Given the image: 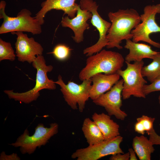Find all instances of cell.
<instances>
[{"label": "cell", "instance_id": "1", "mask_svg": "<svg viewBox=\"0 0 160 160\" xmlns=\"http://www.w3.org/2000/svg\"><path fill=\"white\" fill-rule=\"evenodd\" d=\"M108 16L111 25L106 36V47L121 49L120 44L122 40L132 39L131 31L140 23V16L136 10L130 8L109 12Z\"/></svg>", "mask_w": 160, "mask_h": 160}, {"label": "cell", "instance_id": "2", "mask_svg": "<svg viewBox=\"0 0 160 160\" xmlns=\"http://www.w3.org/2000/svg\"><path fill=\"white\" fill-rule=\"evenodd\" d=\"M124 61L120 53L103 49L87 58L85 66L79 72V78L83 81L98 73L107 75L116 73L123 66Z\"/></svg>", "mask_w": 160, "mask_h": 160}, {"label": "cell", "instance_id": "3", "mask_svg": "<svg viewBox=\"0 0 160 160\" xmlns=\"http://www.w3.org/2000/svg\"><path fill=\"white\" fill-rule=\"evenodd\" d=\"M32 64L37 70L35 86L32 89L22 93L15 92L13 90H4V93L10 99L29 104L37 100L40 96L39 92L41 90L44 89L53 90L56 89V84L52 80L49 79L47 75V72L52 71L53 67L51 65H46L44 56L42 55L37 56Z\"/></svg>", "mask_w": 160, "mask_h": 160}, {"label": "cell", "instance_id": "4", "mask_svg": "<svg viewBox=\"0 0 160 160\" xmlns=\"http://www.w3.org/2000/svg\"><path fill=\"white\" fill-rule=\"evenodd\" d=\"M6 2H0V18L3 22L0 27V34L16 31L26 32L33 35L40 34L41 25L35 17H32L31 11L26 9H22L15 17L7 15L5 12Z\"/></svg>", "mask_w": 160, "mask_h": 160}, {"label": "cell", "instance_id": "5", "mask_svg": "<svg viewBox=\"0 0 160 160\" xmlns=\"http://www.w3.org/2000/svg\"><path fill=\"white\" fill-rule=\"evenodd\" d=\"M58 124L56 123L50 124L49 127H45L42 123L39 124L35 129V132L31 136L28 128L19 136L14 143L9 144L15 148L19 147L22 154L33 153L36 148L45 145L49 140L58 132Z\"/></svg>", "mask_w": 160, "mask_h": 160}, {"label": "cell", "instance_id": "6", "mask_svg": "<svg viewBox=\"0 0 160 160\" xmlns=\"http://www.w3.org/2000/svg\"><path fill=\"white\" fill-rule=\"evenodd\" d=\"M125 63L126 68L123 70L120 69L116 73L122 78L124 81L121 93L123 99L126 100L132 96L145 98L146 95L143 93V89L147 81L144 79L141 72L144 62L143 60L133 64Z\"/></svg>", "mask_w": 160, "mask_h": 160}, {"label": "cell", "instance_id": "7", "mask_svg": "<svg viewBox=\"0 0 160 160\" xmlns=\"http://www.w3.org/2000/svg\"><path fill=\"white\" fill-rule=\"evenodd\" d=\"M80 84L73 81H69L65 84L63 81L61 76L59 75L58 80L54 82L59 85L65 101L73 110L78 109L80 112L84 111L86 102L89 98V92L91 88L92 82L91 79L82 81Z\"/></svg>", "mask_w": 160, "mask_h": 160}, {"label": "cell", "instance_id": "8", "mask_svg": "<svg viewBox=\"0 0 160 160\" xmlns=\"http://www.w3.org/2000/svg\"><path fill=\"white\" fill-rule=\"evenodd\" d=\"M158 13H160V4L145 7L143 13L140 15L141 22L131 31L133 41H143L160 48V44L153 41L150 37V35L152 33L160 32V26L155 21V16Z\"/></svg>", "mask_w": 160, "mask_h": 160}, {"label": "cell", "instance_id": "9", "mask_svg": "<svg viewBox=\"0 0 160 160\" xmlns=\"http://www.w3.org/2000/svg\"><path fill=\"white\" fill-rule=\"evenodd\" d=\"M123 137L119 135L94 145L76 150L71 156L77 160H97L109 155L124 153L120 147Z\"/></svg>", "mask_w": 160, "mask_h": 160}, {"label": "cell", "instance_id": "10", "mask_svg": "<svg viewBox=\"0 0 160 160\" xmlns=\"http://www.w3.org/2000/svg\"><path fill=\"white\" fill-rule=\"evenodd\" d=\"M79 5L82 9L87 10L92 13L91 23L99 33V37L97 42L83 50V54L89 57L100 52L104 47L106 46L108 42L106 36L111 23L100 16L97 12L98 6L96 2L92 0H81Z\"/></svg>", "mask_w": 160, "mask_h": 160}, {"label": "cell", "instance_id": "11", "mask_svg": "<svg viewBox=\"0 0 160 160\" xmlns=\"http://www.w3.org/2000/svg\"><path fill=\"white\" fill-rule=\"evenodd\" d=\"M123 82L122 79L119 80L109 90L93 100L96 105L104 107L108 115L114 116L121 120H124L127 116L121 109Z\"/></svg>", "mask_w": 160, "mask_h": 160}, {"label": "cell", "instance_id": "12", "mask_svg": "<svg viewBox=\"0 0 160 160\" xmlns=\"http://www.w3.org/2000/svg\"><path fill=\"white\" fill-rule=\"evenodd\" d=\"M11 33L17 36L15 47L16 56L19 61H26L31 64L36 58V56L42 55L43 47L33 38H29L23 32L16 31Z\"/></svg>", "mask_w": 160, "mask_h": 160}, {"label": "cell", "instance_id": "13", "mask_svg": "<svg viewBox=\"0 0 160 160\" xmlns=\"http://www.w3.org/2000/svg\"><path fill=\"white\" fill-rule=\"evenodd\" d=\"M92 15L90 12L82 9L79 5L75 17L73 18H70L68 16L63 17L61 25L63 27L69 28L73 31V39L75 42L79 43L83 41L84 31L89 28L87 21L91 18Z\"/></svg>", "mask_w": 160, "mask_h": 160}, {"label": "cell", "instance_id": "14", "mask_svg": "<svg viewBox=\"0 0 160 160\" xmlns=\"http://www.w3.org/2000/svg\"><path fill=\"white\" fill-rule=\"evenodd\" d=\"M76 0H46L42 3L41 9L36 14L35 17L42 25L44 23V18L46 13L53 9L61 10L71 18H74L79 5Z\"/></svg>", "mask_w": 160, "mask_h": 160}, {"label": "cell", "instance_id": "15", "mask_svg": "<svg viewBox=\"0 0 160 160\" xmlns=\"http://www.w3.org/2000/svg\"><path fill=\"white\" fill-rule=\"evenodd\" d=\"M117 73L107 75L98 73L91 78L92 85L89 92V98L92 100L109 90L120 79Z\"/></svg>", "mask_w": 160, "mask_h": 160}, {"label": "cell", "instance_id": "16", "mask_svg": "<svg viewBox=\"0 0 160 160\" xmlns=\"http://www.w3.org/2000/svg\"><path fill=\"white\" fill-rule=\"evenodd\" d=\"M124 48L129 50L125 58V62L140 61L145 58L153 59L159 52L154 51L151 47L145 44L135 42L131 39L126 40Z\"/></svg>", "mask_w": 160, "mask_h": 160}, {"label": "cell", "instance_id": "17", "mask_svg": "<svg viewBox=\"0 0 160 160\" xmlns=\"http://www.w3.org/2000/svg\"><path fill=\"white\" fill-rule=\"evenodd\" d=\"M111 116L103 113H94L92 118L98 127L103 136L104 140L120 135L119 125L111 119Z\"/></svg>", "mask_w": 160, "mask_h": 160}, {"label": "cell", "instance_id": "18", "mask_svg": "<svg viewBox=\"0 0 160 160\" xmlns=\"http://www.w3.org/2000/svg\"><path fill=\"white\" fill-rule=\"evenodd\" d=\"M153 145L143 135L135 137L132 141L133 148L140 160L151 159V154L155 151Z\"/></svg>", "mask_w": 160, "mask_h": 160}, {"label": "cell", "instance_id": "19", "mask_svg": "<svg viewBox=\"0 0 160 160\" xmlns=\"http://www.w3.org/2000/svg\"><path fill=\"white\" fill-rule=\"evenodd\" d=\"M82 130L89 145L97 144L104 140L103 135L98 127L89 118L84 119Z\"/></svg>", "mask_w": 160, "mask_h": 160}, {"label": "cell", "instance_id": "20", "mask_svg": "<svg viewBox=\"0 0 160 160\" xmlns=\"http://www.w3.org/2000/svg\"><path fill=\"white\" fill-rule=\"evenodd\" d=\"M152 62L143 66L141 72L143 76L146 77L151 83L160 76V54L159 52L153 57Z\"/></svg>", "mask_w": 160, "mask_h": 160}, {"label": "cell", "instance_id": "21", "mask_svg": "<svg viewBox=\"0 0 160 160\" xmlns=\"http://www.w3.org/2000/svg\"><path fill=\"white\" fill-rule=\"evenodd\" d=\"M16 55L10 43L0 39V61L9 60L13 61L15 59Z\"/></svg>", "mask_w": 160, "mask_h": 160}, {"label": "cell", "instance_id": "22", "mask_svg": "<svg viewBox=\"0 0 160 160\" xmlns=\"http://www.w3.org/2000/svg\"><path fill=\"white\" fill-rule=\"evenodd\" d=\"M71 49L64 44H58L54 48L51 52L55 57L59 60L63 61L69 57Z\"/></svg>", "mask_w": 160, "mask_h": 160}, {"label": "cell", "instance_id": "23", "mask_svg": "<svg viewBox=\"0 0 160 160\" xmlns=\"http://www.w3.org/2000/svg\"><path fill=\"white\" fill-rule=\"evenodd\" d=\"M136 120L140 122L148 135L154 129L153 124L155 120V118L143 115L141 117L137 118Z\"/></svg>", "mask_w": 160, "mask_h": 160}, {"label": "cell", "instance_id": "24", "mask_svg": "<svg viewBox=\"0 0 160 160\" xmlns=\"http://www.w3.org/2000/svg\"><path fill=\"white\" fill-rule=\"evenodd\" d=\"M143 91L145 95L153 92L160 91V76L151 84L145 85L143 87Z\"/></svg>", "mask_w": 160, "mask_h": 160}, {"label": "cell", "instance_id": "25", "mask_svg": "<svg viewBox=\"0 0 160 160\" xmlns=\"http://www.w3.org/2000/svg\"><path fill=\"white\" fill-rule=\"evenodd\" d=\"M149 139L153 145H160V136L158 135L153 129L149 133Z\"/></svg>", "mask_w": 160, "mask_h": 160}, {"label": "cell", "instance_id": "26", "mask_svg": "<svg viewBox=\"0 0 160 160\" xmlns=\"http://www.w3.org/2000/svg\"><path fill=\"white\" fill-rule=\"evenodd\" d=\"M0 160H20V159L17 153H13L7 155L4 151H2L0 154Z\"/></svg>", "mask_w": 160, "mask_h": 160}, {"label": "cell", "instance_id": "27", "mask_svg": "<svg viewBox=\"0 0 160 160\" xmlns=\"http://www.w3.org/2000/svg\"><path fill=\"white\" fill-rule=\"evenodd\" d=\"M129 152L126 153H118L111 155L109 158L110 160H129Z\"/></svg>", "mask_w": 160, "mask_h": 160}, {"label": "cell", "instance_id": "28", "mask_svg": "<svg viewBox=\"0 0 160 160\" xmlns=\"http://www.w3.org/2000/svg\"><path fill=\"white\" fill-rule=\"evenodd\" d=\"M134 129L137 133L144 135L145 131L142 127L141 123L139 121H137L134 126Z\"/></svg>", "mask_w": 160, "mask_h": 160}, {"label": "cell", "instance_id": "29", "mask_svg": "<svg viewBox=\"0 0 160 160\" xmlns=\"http://www.w3.org/2000/svg\"><path fill=\"white\" fill-rule=\"evenodd\" d=\"M129 160H137V159L136 156V153L133 149L130 148L129 149Z\"/></svg>", "mask_w": 160, "mask_h": 160}, {"label": "cell", "instance_id": "30", "mask_svg": "<svg viewBox=\"0 0 160 160\" xmlns=\"http://www.w3.org/2000/svg\"><path fill=\"white\" fill-rule=\"evenodd\" d=\"M158 99H159V104L160 105V95Z\"/></svg>", "mask_w": 160, "mask_h": 160}, {"label": "cell", "instance_id": "31", "mask_svg": "<svg viewBox=\"0 0 160 160\" xmlns=\"http://www.w3.org/2000/svg\"></svg>", "mask_w": 160, "mask_h": 160}, {"label": "cell", "instance_id": "32", "mask_svg": "<svg viewBox=\"0 0 160 160\" xmlns=\"http://www.w3.org/2000/svg\"></svg>", "mask_w": 160, "mask_h": 160}]
</instances>
